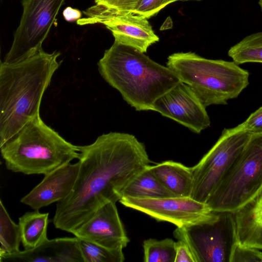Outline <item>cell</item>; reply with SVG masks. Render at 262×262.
Here are the masks:
<instances>
[{"instance_id":"cell-1","label":"cell","mask_w":262,"mask_h":262,"mask_svg":"<svg viewBox=\"0 0 262 262\" xmlns=\"http://www.w3.org/2000/svg\"><path fill=\"white\" fill-rule=\"evenodd\" d=\"M79 148L75 185L57 202L53 219L56 228L70 233L105 203L119 201L125 187L151 162L145 145L129 134H103Z\"/></svg>"},{"instance_id":"cell-2","label":"cell","mask_w":262,"mask_h":262,"mask_svg":"<svg viewBox=\"0 0 262 262\" xmlns=\"http://www.w3.org/2000/svg\"><path fill=\"white\" fill-rule=\"evenodd\" d=\"M60 53L43 50L20 61L0 64V146L39 116L42 96L61 64Z\"/></svg>"},{"instance_id":"cell-3","label":"cell","mask_w":262,"mask_h":262,"mask_svg":"<svg viewBox=\"0 0 262 262\" xmlns=\"http://www.w3.org/2000/svg\"><path fill=\"white\" fill-rule=\"evenodd\" d=\"M103 78L136 111H154L160 97L181 82L169 68L114 41L98 62Z\"/></svg>"},{"instance_id":"cell-4","label":"cell","mask_w":262,"mask_h":262,"mask_svg":"<svg viewBox=\"0 0 262 262\" xmlns=\"http://www.w3.org/2000/svg\"><path fill=\"white\" fill-rule=\"evenodd\" d=\"M7 169L46 175L80 156L79 146L63 139L40 115L26 123L0 146Z\"/></svg>"},{"instance_id":"cell-5","label":"cell","mask_w":262,"mask_h":262,"mask_svg":"<svg viewBox=\"0 0 262 262\" xmlns=\"http://www.w3.org/2000/svg\"><path fill=\"white\" fill-rule=\"evenodd\" d=\"M166 66L204 106L227 104L248 85L249 73L234 61L209 59L192 52L169 55Z\"/></svg>"},{"instance_id":"cell-6","label":"cell","mask_w":262,"mask_h":262,"mask_svg":"<svg viewBox=\"0 0 262 262\" xmlns=\"http://www.w3.org/2000/svg\"><path fill=\"white\" fill-rule=\"evenodd\" d=\"M262 189V134L252 135L206 204L216 213H232Z\"/></svg>"},{"instance_id":"cell-7","label":"cell","mask_w":262,"mask_h":262,"mask_svg":"<svg viewBox=\"0 0 262 262\" xmlns=\"http://www.w3.org/2000/svg\"><path fill=\"white\" fill-rule=\"evenodd\" d=\"M251 136L241 124L224 129L215 144L191 167L193 187L190 198L206 203Z\"/></svg>"},{"instance_id":"cell-8","label":"cell","mask_w":262,"mask_h":262,"mask_svg":"<svg viewBox=\"0 0 262 262\" xmlns=\"http://www.w3.org/2000/svg\"><path fill=\"white\" fill-rule=\"evenodd\" d=\"M65 0H23V14L4 62L13 63L40 52Z\"/></svg>"},{"instance_id":"cell-9","label":"cell","mask_w":262,"mask_h":262,"mask_svg":"<svg viewBox=\"0 0 262 262\" xmlns=\"http://www.w3.org/2000/svg\"><path fill=\"white\" fill-rule=\"evenodd\" d=\"M85 17L77 20L78 25L101 24L112 33L115 41L146 53L159 41L147 19L129 12H123L95 4L83 11Z\"/></svg>"},{"instance_id":"cell-10","label":"cell","mask_w":262,"mask_h":262,"mask_svg":"<svg viewBox=\"0 0 262 262\" xmlns=\"http://www.w3.org/2000/svg\"><path fill=\"white\" fill-rule=\"evenodd\" d=\"M119 202L157 221L171 223L179 228L214 221L220 215V213L212 212L206 203L190 197H122Z\"/></svg>"},{"instance_id":"cell-11","label":"cell","mask_w":262,"mask_h":262,"mask_svg":"<svg viewBox=\"0 0 262 262\" xmlns=\"http://www.w3.org/2000/svg\"><path fill=\"white\" fill-rule=\"evenodd\" d=\"M224 213L212 221L177 227L173 236L189 246L195 262H224L229 260ZM229 252V251H228Z\"/></svg>"},{"instance_id":"cell-12","label":"cell","mask_w":262,"mask_h":262,"mask_svg":"<svg viewBox=\"0 0 262 262\" xmlns=\"http://www.w3.org/2000/svg\"><path fill=\"white\" fill-rule=\"evenodd\" d=\"M154 111L196 134L210 125L206 107L192 89L181 81L156 100Z\"/></svg>"},{"instance_id":"cell-13","label":"cell","mask_w":262,"mask_h":262,"mask_svg":"<svg viewBox=\"0 0 262 262\" xmlns=\"http://www.w3.org/2000/svg\"><path fill=\"white\" fill-rule=\"evenodd\" d=\"M71 233L111 249H123L129 242L116 203L113 202L101 206Z\"/></svg>"},{"instance_id":"cell-14","label":"cell","mask_w":262,"mask_h":262,"mask_svg":"<svg viewBox=\"0 0 262 262\" xmlns=\"http://www.w3.org/2000/svg\"><path fill=\"white\" fill-rule=\"evenodd\" d=\"M80 166L78 162L63 165L45 176L42 180L20 202L34 210L66 198L75 185Z\"/></svg>"},{"instance_id":"cell-15","label":"cell","mask_w":262,"mask_h":262,"mask_svg":"<svg viewBox=\"0 0 262 262\" xmlns=\"http://www.w3.org/2000/svg\"><path fill=\"white\" fill-rule=\"evenodd\" d=\"M0 261L84 262L76 236L48 239L34 248L0 256Z\"/></svg>"},{"instance_id":"cell-16","label":"cell","mask_w":262,"mask_h":262,"mask_svg":"<svg viewBox=\"0 0 262 262\" xmlns=\"http://www.w3.org/2000/svg\"><path fill=\"white\" fill-rule=\"evenodd\" d=\"M230 215L234 239L243 246L262 250V189Z\"/></svg>"},{"instance_id":"cell-17","label":"cell","mask_w":262,"mask_h":262,"mask_svg":"<svg viewBox=\"0 0 262 262\" xmlns=\"http://www.w3.org/2000/svg\"><path fill=\"white\" fill-rule=\"evenodd\" d=\"M149 167L163 186L174 196L190 197L193 187L191 167L171 160Z\"/></svg>"},{"instance_id":"cell-18","label":"cell","mask_w":262,"mask_h":262,"mask_svg":"<svg viewBox=\"0 0 262 262\" xmlns=\"http://www.w3.org/2000/svg\"><path fill=\"white\" fill-rule=\"evenodd\" d=\"M49 213L27 212L18 219L21 243L25 250L34 248L48 239Z\"/></svg>"},{"instance_id":"cell-19","label":"cell","mask_w":262,"mask_h":262,"mask_svg":"<svg viewBox=\"0 0 262 262\" xmlns=\"http://www.w3.org/2000/svg\"><path fill=\"white\" fill-rule=\"evenodd\" d=\"M149 166L128 184L123 191L122 197L160 198L176 196L163 186Z\"/></svg>"},{"instance_id":"cell-20","label":"cell","mask_w":262,"mask_h":262,"mask_svg":"<svg viewBox=\"0 0 262 262\" xmlns=\"http://www.w3.org/2000/svg\"><path fill=\"white\" fill-rule=\"evenodd\" d=\"M228 55L237 64L247 62L262 63V32L247 36L231 47Z\"/></svg>"},{"instance_id":"cell-21","label":"cell","mask_w":262,"mask_h":262,"mask_svg":"<svg viewBox=\"0 0 262 262\" xmlns=\"http://www.w3.org/2000/svg\"><path fill=\"white\" fill-rule=\"evenodd\" d=\"M21 242L19 227L10 218L0 201V256L11 255L20 251Z\"/></svg>"},{"instance_id":"cell-22","label":"cell","mask_w":262,"mask_h":262,"mask_svg":"<svg viewBox=\"0 0 262 262\" xmlns=\"http://www.w3.org/2000/svg\"><path fill=\"white\" fill-rule=\"evenodd\" d=\"M78 238L84 262H123L125 260L122 249H111L86 240Z\"/></svg>"},{"instance_id":"cell-23","label":"cell","mask_w":262,"mask_h":262,"mask_svg":"<svg viewBox=\"0 0 262 262\" xmlns=\"http://www.w3.org/2000/svg\"><path fill=\"white\" fill-rule=\"evenodd\" d=\"M144 262H174L175 242L171 238L145 239L143 243Z\"/></svg>"},{"instance_id":"cell-24","label":"cell","mask_w":262,"mask_h":262,"mask_svg":"<svg viewBox=\"0 0 262 262\" xmlns=\"http://www.w3.org/2000/svg\"><path fill=\"white\" fill-rule=\"evenodd\" d=\"M229 262H262V251L239 244L233 241L231 245Z\"/></svg>"},{"instance_id":"cell-25","label":"cell","mask_w":262,"mask_h":262,"mask_svg":"<svg viewBox=\"0 0 262 262\" xmlns=\"http://www.w3.org/2000/svg\"><path fill=\"white\" fill-rule=\"evenodd\" d=\"M166 0H139L131 13L147 19L155 15L166 6Z\"/></svg>"},{"instance_id":"cell-26","label":"cell","mask_w":262,"mask_h":262,"mask_svg":"<svg viewBox=\"0 0 262 262\" xmlns=\"http://www.w3.org/2000/svg\"><path fill=\"white\" fill-rule=\"evenodd\" d=\"M241 124L244 130L252 135L262 134V106L252 113Z\"/></svg>"},{"instance_id":"cell-27","label":"cell","mask_w":262,"mask_h":262,"mask_svg":"<svg viewBox=\"0 0 262 262\" xmlns=\"http://www.w3.org/2000/svg\"><path fill=\"white\" fill-rule=\"evenodd\" d=\"M139 0H95L96 4L123 12H131Z\"/></svg>"},{"instance_id":"cell-28","label":"cell","mask_w":262,"mask_h":262,"mask_svg":"<svg viewBox=\"0 0 262 262\" xmlns=\"http://www.w3.org/2000/svg\"><path fill=\"white\" fill-rule=\"evenodd\" d=\"M175 250L174 262H195L190 248L183 241L175 242Z\"/></svg>"},{"instance_id":"cell-29","label":"cell","mask_w":262,"mask_h":262,"mask_svg":"<svg viewBox=\"0 0 262 262\" xmlns=\"http://www.w3.org/2000/svg\"><path fill=\"white\" fill-rule=\"evenodd\" d=\"M81 11L70 7H67L63 11V15L66 20L68 21H77L81 17Z\"/></svg>"},{"instance_id":"cell-30","label":"cell","mask_w":262,"mask_h":262,"mask_svg":"<svg viewBox=\"0 0 262 262\" xmlns=\"http://www.w3.org/2000/svg\"><path fill=\"white\" fill-rule=\"evenodd\" d=\"M190 1V0H166V5H168L173 2H176V1ZM191 1H201L202 0H191Z\"/></svg>"},{"instance_id":"cell-31","label":"cell","mask_w":262,"mask_h":262,"mask_svg":"<svg viewBox=\"0 0 262 262\" xmlns=\"http://www.w3.org/2000/svg\"><path fill=\"white\" fill-rule=\"evenodd\" d=\"M258 3L262 11V0H258Z\"/></svg>"}]
</instances>
